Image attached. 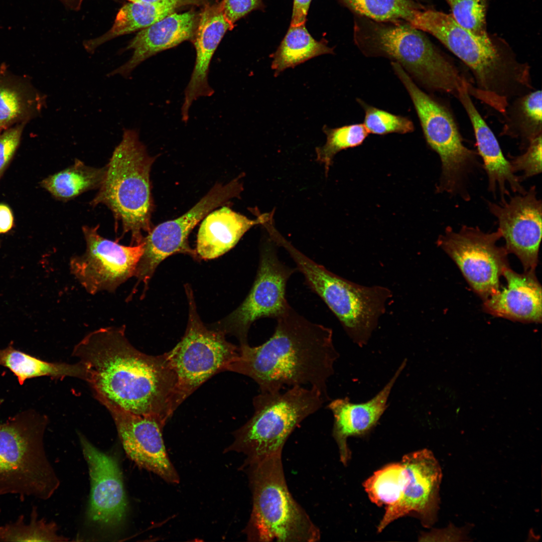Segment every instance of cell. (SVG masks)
<instances>
[{
    "instance_id": "cell-1",
    "label": "cell",
    "mask_w": 542,
    "mask_h": 542,
    "mask_svg": "<svg viewBox=\"0 0 542 542\" xmlns=\"http://www.w3.org/2000/svg\"><path fill=\"white\" fill-rule=\"evenodd\" d=\"M72 355L84 365L96 399L164 423L182 403L176 374L166 354L149 355L132 346L125 326L107 327L86 335Z\"/></svg>"
},
{
    "instance_id": "cell-2",
    "label": "cell",
    "mask_w": 542,
    "mask_h": 542,
    "mask_svg": "<svg viewBox=\"0 0 542 542\" xmlns=\"http://www.w3.org/2000/svg\"><path fill=\"white\" fill-rule=\"evenodd\" d=\"M276 319L272 336L257 346L240 344L239 355L227 370L251 378L260 392L309 385L328 400L327 383L339 357L332 330L308 321L292 308Z\"/></svg>"
},
{
    "instance_id": "cell-3",
    "label": "cell",
    "mask_w": 542,
    "mask_h": 542,
    "mask_svg": "<svg viewBox=\"0 0 542 542\" xmlns=\"http://www.w3.org/2000/svg\"><path fill=\"white\" fill-rule=\"evenodd\" d=\"M353 40L365 56L385 57L397 63L428 90L456 98L468 80L421 31L406 22L376 21L355 15Z\"/></svg>"
},
{
    "instance_id": "cell-4",
    "label": "cell",
    "mask_w": 542,
    "mask_h": 542,
    "mask_svg": "<svg viewBox=\"0 0 542 542\" xmlns=\"http://www.w3.org/2000/svg\"><path fill=\"white\" fill-rule=\"evenodd\" d=\"M155 158L150 156L134 129L124 128L122 140L113 152L99 190L91 201L102 204L130 233V245L143 242V232L151 230L153 209L150 174Z\"/></svg>"
},
{
    "instance_id": "cell-5",
    "label": "cell",
    "mask_w": 542,
    "mask_h": 542,
    "mask_svg": "<svg viewBox=\"0 0 542 542\" xmlns=\"http://www.w3.org/2000/svg\"><path fill=\"white\" fill-rule=\"evenodd\" d=\"M248 476L252 509L245 528L249 541L312 542L319 529L290 493L284 476L282 452L243 465Z\"/></svg>"
},
{
    "instance_id": "cell-6",
    "label": "cell",
    "mask_w": 542,
    "mask_h": 542,
    "mask_svg": "<svg viewBox=\"0 0 542 542\" xmlns=\"http://www.w3.org/2000/svg\"><path fill=\"white\" fill-rule=\"evenodd\" d=\"M48 419L29 410L0 424V495L50 498L60 480L45 453Z\"/></svg>"
},
{
    "instance_id": "cell-7",
    "label": "cell",
    "mask_w": 542,
    "mask_h": 542,
    "mask_svg": "<svg viewBox=\"0 0 542 542\" xmlns=\"http://www.w3.org/2000/svg\"><path fill=\"white\" fill-rule=\"evenodd\" d=\"M326 401L317 388L300 385L285 392H260L253 398L252 416L234 432V441L225 452L244 454L243 465L282 452L295 429Z\"/></svg>"
},
{
    "instance_id": "cell-8",
    "label": "cell",
    "mask_w": 542,
    "mask_h": 542,
    "mask_svg": "<svg viewBox=\"0 0 542 542\" xmlns=\"http://www.w3.org/2000/svg\"><path fill=\"white\" fill-rule=\"evenodd\" d=\"M391 65L411 98L428 145L440 157L441 174L437 192L469 200V177L483 169L477 152L464 144L450 109L421 90L399 64L392 61Z\"/></svg>"
},
{
    "instance_id": "cell-9",
    "label": "cell",
    "mask_w": 542,
    "mask_h": 542,
    "mask_svg": "<svg viewBox=\"0 0 542 542\" xmlns=\"http://www.w3.org/2000/svg\"><path fill=\"white\" fill-rule=\"evenodd\" d=\"M290 255L309 288L338 318L349 337L360 347L368 342L385 303L391 297L388 289L365 287L338 276L316 263L285 238L279 243Z\"/></svg>"
},
{
    "instance_id": "cell-10",
    "label": "cell",
    "mask_w": 542,
    "mask_h": 542,
    "mask_svg": "<svg viewBox=\"0 0 542 542\" xmlns=\"http://www.w3.org/2000/svg\"><path fill=\"white\" fill-rule=\"evenodd\" d=\"M185 334L166 357L177 377L182 402L214 374L225 370L239 355V348L228 342L222 331L207 329L190 300Z\"/></svg>"
},
{
    "instance_id": "cell-11",
    "label": "cell",
    "mask_w": 542,
    "mask_h": 542,
    "mask_svg": "<svg viewBox=\"0 0 542 542\" xmlns=\"http://www.w3.org/2000/svg\"><path fill=\"white\" fill-rule=\"evenodd\" d=\"M501 237L498 228L485 232L464 225L457 231L448 226L437 241L483 301L499 290L500 278L509 266L507 251L497 245Z\"/></svg>"
},
{
    "instance_id": "cell-12",
    "label": "cell",
    "mask_w": 542,
    "mask_h": 542,
    "mask_svg": "<svg viewBox=\"0 0 542 542\" xmlns=\"http://www.w3.org/2000/svg\"><path fill=\"white\" fill-rule=\"evenodd\" d=\"M98 227L83 226L86 250L72 257L69 262L72 274L91 295L104 291L113 293L134 276L144 251V241L137 245H122L100 235Z\"/></svg>"
},
{
    "instance_id": "cell-13",
    "label": "cell",
    "mask_w": 542,
    "mask_h": 542,
    "mask_svg": "<svg viewBox=\"0 0 542 542\" xmlns=\"http://www.w3.org/2000/svg\"><path fill=\"white\" fill-rule=\"evenodd\" d=\"M242 190L238 178L225 185H216L183 215L164 222L151 230L144 238V251L134 275L138 281L147 286L158 265L174 253L196 254L187 242L191 231L212 210L237 197Z\"/></svg>"
},
{
    "instance_id": "cell-14",
    "label": "cell",
    "mask_w": 542,
    "mask_h": 542,
    "mask_svg": "<svg viewBox=\"0 0 542 542\" xmlns=\"http://www.w3.org/2000/svg\"><path fill=\"white\" fill-rule=\"evenodd\" d=\"M295 272L279 259L270 241L262 245L256 276L241 304L227 318L225 330L234 335L240 344H247L249 329L256 320L277 319L291 307L286 297L287 282Z\"/></svg>"
},
{
    "instance_id": "cell-15",
    "label": "cell",
    "mask_w": 542,
    "mask_h": 542,
    "mask_svg": "<svg viewBox=\"0 0 542 542\" xmlns=\"http://www.w3.org/2000/svg\"><path fill=\"white\" fill-rule=\"evenodd\" d=\"M490 213L497 219L498 229L507 253L515 254L524 272H535L541 238V201L535 186L524 194L496 204L487 201Z\"/></svg>"
},
{
    "instance_id": "cell-16",
    "label": "cell",
    "mask_w": 542,
    "mask_h": 542,
    "mask_svg": "<svg viewBox=\"0 0 542 542\" xmlns=\"http://www.w3.org/2000/svg\"><path fill=\"white\" fill-rule=\"evenodd\" d=\"M103 405L112 417L128 458L166 482L179 483V475L170 460L163 438L166 424L153 416L135 414L108 404Z\"/></svg>"
},
{
    "instance_id": "cell-17",
    "label": "cell",
    "mask_w": 542,
    "mask_h": 542,
    "mask_svg": "<svg viewBox=\"0 0 542 542\" xmlns=\"http://www.w3.org/2000/svg\"><path fill=\"white\" fill-rule=\"evenodd\" d=\"M79 438L90 479L87 515L101 527L113 528L124 521L127 501L122 473L115 457L93 445L84 436Z\"/></svg>"
},
{
    "instance_id": "cell-18",
    "label": "cell",
    "mask_w": 542,
    "mask_h": 542,
    "mask_svg": "<svg viewBox=\"0 0 542 542\" xmlns=\"http://www.w3.org/2000/svg\"><path fill=\"white\" fill-rule=\"evenodd\" d=\"M408 481L400 499L388 506L377 531L381 532L394 520L412 512L418 513L423 524L435 522L439 508L442 470L432 452L424 449L405 455L401 461Z\"/></svg>"
},
{
    "instance_id": "cell-19",
    "label": "cell",
    "mask_w": 542,
    "mask_h": 542,
    "mask_svg": "<svg viewBox=\"0 0 542 542\" xmlns=\"http://www.w3.org/2000/svg\"><path fill=\"white\" fill-rule=\"evenodd\" d=\"M467 86L468 82H465L459 89L456 98L466 112L473 127L477 152L487 176L489 191L494 197L498 191L501 202L509 196L507 186L514 193L524 194L526 190L521 184L518 176L513 172L494 133L474 104Z\"/></svg>"
},
{
    "instance_id": "cell-20",
    "label": "cell",
    "mask_w": 542,
    "mask_h": 542,
    "mask_svg": "<svg viewBox=\"0 0 542 542\" xmlns=\"http://www.w3.org/2000/svg\"><path fill=\"white\" fill-rule=\"evenodd\" d=\"M233 27L225 18L220 4L207 6L202 12L194 37L195 65L181 107L184 122L188 120L189 109L195 100L213 94L214 90L208 83L210 62L224 35Z\"/></svg>"
},
{
    "instance_id": "cell-21",
    "label": "cell",
    "mask_w": 542,
    "mask_h": 542,
    "mask_svg": "<svg viewBox=\"0 0 542 542\" xmlns=\"http://www.w3.org/2000/svg\"><path fill=\"white\" fill-rule=\"evenodd\" d=\"M195 13H173L141 30L129 42L125 50H132L130 59L107 74L128 78L143 62L163 51L175 47L194 38L197 26Z\"/></svg>"
},
{
    "instance_id": "cell-22",
    "label": "cell",
    "mask_w": 542,
    "mask_h": 542,
    "mask_svg": "<svg viewBox=\"0 0 542 542\" xmlns=\"http://www.w3.org/2000/svg\"><path fill=\"white\" fill-rule=\"evenodd\" d=\"M406 363V360L404 359L390 380L370 400L355 403L346 397L337 398L328 404L327 407L334 418L333 436L344 464H346L350 455L347 438L365 435L376 425L386 409L391 389Z\"/></svg>"
},
{
    "instance_id": "cell-23",
    "label": "cell",
    "mask_w": 542,
    "mask_h": 542,
    "mask_svg": "<svg viewBox=\"0 0 542 542\" xmlns=\"http://www.w3.org/2000/svg\"><path fill=\"white\" fill-rule=\"evenodd\" d=\"M502 276L506 286L483 301L484 310L496 317L525 323H540L541 287L535 272L518 274L509 266Z\"/></svg>"
},
{
    "instance_id": "cell-24",
    "label": "cell",
    "mask_w": 542,
    "mask_h": 542,
    "mask_svg": "<svg viewBox=\"0 0 542 542\" xmlns=\"http://www.w3.org/2000/svg\"><path fill=\"white\" fill-rule=\"evenodd\" d=\"M409 23L432 35L465 65L479 62L489 49V36L473 34L460 25L451 14L426 7L417 11Z\"/></svg>"
},
{
    "instance_id": "cell-25",
    "label": "cell",
    "mask_w": 542,
    "mask_h": 542,
    "mask_svg": "<svg viewBox=\"0 0 542 542\" xmlns=\"http://www.w3.org/2000/svg\"><path fill=\"white\" fill-rule=\"evenodd\" d=\"M269 217L264 214L250 219L226 206L210 212L200 226L196 253L204 259L218 257L233 248L250 228L263 224Z\"/></svg>"
},
{
    "instance_id": "cell-26",
    "label": "cell",
    "mask_w": 542,
    "mask_h": 542,
    "mask_svg": "<svg viewBox=\"0 0 542 542\" xmlns=\"http://www.w3.org/2000/svg\"><path fill=\"white\" fill-rule=\"evenodd\" d=\"M46 96L27 77L0 66V132L16 124H27L40 116Z\"/></svg>"
},
{
    "instance_id": "cell-27",
    "label": "cell",
    "mask_w": 542,
    "mask_h": 542,
    "mask_svg": "<svg viewBox=\"0 0 542 542\" xmlns=\"http://www.w3.org/2000/svg\"><path fill=\"white\" fill-rule=\"evenodd\" d=\"M542 95L538 89L514 98L507 105L503 117L501 135L518 141L524 151L542 129Z\"/></svg>"
},
{
    "instance_id": "cell-28",
    "label": "cell",
    "mask_w": 542,
    "mask_h": 542,
    "mask_svg": "<svg viewBox=\"0 0 542 542\" xmlns=\"http://www.w3.org/2000/svg\"><path fill=\"white\" fill-rule=\"evenodd\" d=\"M182 6L176 2L126 4L118 11L111 29L100 37L85 41L84 47L88 53H92L103 43L118 36L146 28L174 13Z\"/></svg>"
},
{
    "instance_id": "cell-29",
    "label": "cell",
    "mask_w": 542,
    "mask_h": 542,
    "mask_svg": "<svg viewBox=\"0 0 542 542\" xmlns=\"http://www.w3.org/2000/svg\"><path fill=\"white\" fill-rule=\"evenodd\" d=\"M0 365L8 368L17 377L20 385L26 379L47 376L59 379L69 376L87 379V370L83 364L50 362L15 349L12 344L0 349Z\"/></svg>"
},
{
    "instance_id": "cell-30",
    "label": "cell",
    "mask_w": 542,
    "mask_h": 542,
    "mask_svg": "<svg viewBox=\"0 0 542 542\" xmlns=\"http://www.w3.org/2000/svg\"><path fill=\"white\" fill-rule=\"evenodd\" d=\"M334 49L326 40H315L308 31L305 24L291 25L273 58L272 68L275 76L288 68H294L311 58L333 54Z\"/></svg>"
},
{
    "instance_id": "cell-31",
    "label": "cell",
    "mask_w": 542,
    "mask_h": 542,
    "mask_svg": "<svg viewBox=\"0 0 542 542\" xmlns=\"http://www.w3.org/2000/svg\"><path fill=\"white\" fill-rule=\"evenodd\" d=\"M106 170V166L93 168L76 159L73 165L44 179L41 185L56 199L66 201L100 187Z\"/></svg>"
},
{
    "instance_id": "cell-32",
    "label": "cell",
    "mask_w": 542,
    "mask_h": 542,
    "mask_svg": "<svg viewBox=\"0 0 542 542\" xmlns=\"http://www.w3.org/2000/svg\"><path fill=\"white\" fill-rule=\"evenodd\" d=\"M408 481L404 465L401 462L396 463L376 471L364 482L363 487L373 503L387 507L400 499Z\"/></svg>"
},
{
    "instance_id": "cell-33",
    "label": "cell",
    "mask_w": 542,
    "mask_h": 542,
    "mask_svg": "<svg viewBox=\"0 0 542 542\" xmlns=\"http://www.w3.org/2000/svg\"><path fill=\"white\" fill-rule=\"evenodd\" d=\"M355 15L380 22L409 23L414 13L426 7L415 0H340Z\"/></svg>"
},
{
    "instance_id": "cell-34",
    "label": "cell",
    "mask_w": 542,
    "mask_h": 542,
    "mask_svg": "<svg viewBox=\"0 0 542 542\" xmlns=\"http://www.w3.org/2000/svg\"><path fill=\"white\" fill-rule=\"evenodd\" d=\"M24 516L20 515L14 522L0 526V541H64L66 537L58 533V528L54 522L38 519L37 507L32 508L29 524L24 521Z\"/></svg>"
},
{
    "instance_id": "cell-35",
    "label": "cell",
    "mask_w": 542,
    "mask_h": 542,
    "mask_svg": "<svg viewBox=\"0 0 542 542\" xmlns=\"http://www.w3.org/2000/svg\"><path fill=\"white\" fill-rule=\"evenodd\" d=\"M327 136L325 144L316 149L317 160L325 166L326 174L329 171L335 155L339 152L361 145L369 132L362 123H354L339 127H323Z\"/></svg>"
},
{
    "instance_id": "cell-36",
    "label": "cell",
    "mask_w": 542,
    "mask_h": 542,
    "mask_svg": "<svg viewBox=\"0 0 542 542\" xmlns=\"http://www.w3.org/2000/svg\"><path fill=\"white\" fill-rule=\"evenodd\" d=\"M358 104L365 112L364 123L369 133L384 135L390 133L404 134L415 129L413 121L408 117L391 113L366 103L360 98Z\"/></svg>"
},
{
    "instance_id": "cell-37",
    "label": "cell",
    "mask_w": 542,
    "mask_h": 542,
    "mask_svg": "<svg viewBox=\"0 0 542 542\" xmlns=\"http://www.w3.org/2000/svg\"><path fill=\"white\" fill-rule=\"evenodd\" d=\"M451 14L461 26L473 34L487 37L486 28V0H445Z\"/></svg>"
},
{
    "instance_id": "cell-38",
    "label": "cell",
    "mask_w": 542,
    "mask_h": 542,
    "mask_svg": "<svg viewBox=\"0 0 542 542\" xmlns=\"http://www.w3.org/2000/svg\"><path fill=\"white\" fill-rule=\"evenodd\" d=\"M524 151L520 155L507 157L513 172L522 173L518 176L521 183L541 173V135L532 140Z\"/></svg>"
},
{
    "instance_id": "cell-39",
    "label": "cell",
    "mask_w": 542,
    "mask_h": 542,
    "mask_svg": "<svg viewBox=\"0 0 542 542\" xmlns=\"http://www.w3.org/2000/svg\"><path fill=\"white\" fill-rule=\"evenodd\" d=\"M27 124H16L0 132V176L17 150Z\"/></svg>"
},
{
    "instance_id": "cell-40",
    "label": "cell",
    "mask_w": 542,
    "mask_h": 542,
    "mask_svg": "<svg viewBox=\"0 0 542 542\" xmlns=\"http://www.w3.org/2000/svg\"><path fill=\"white\" fill-rule=\"evenodd\" d=\"M223 15L233 26L251 11L261 8L262 0H223L220 4Z\"/></svg>"
},
{
    "instance_id": "cell-41",
    "label": "cell",
    "mask_w": 542,
    "mask_h": 542,
    "mask_svg": "<svg viewBox=\"0 0 542 542\" xmlns=\"http://www.w3.org/2000/svg\"><path fill=\"white\" fill-rule=\"evenodd\" d=\"M470 526L457 527L451 523L446 528L425 535L424 540L459 541L466 540Z\"/></svg>"
},
{
    "instance_id": "cell-42",
    "label": "cell",
    "mask_w": 542,
    "mask_h": 542,
    "mask_svg": "<svg viewBox=\"0 0 542 542\" xmlns=\"http://www.w3.org/2000/svg\"><path fill=\"white\" fill-rule=\"evenodd\" d=\"M312 0H294L291 25L306 24Z\"/></svg>"
},
{
    "instance_id": "cell-43",
    "label": "cell",
    "mask_w": 542,
    "mask_h": 542,
    "mask_svg": "<svg viewBox=\"0 0 542 542\" xmlns=\"http://www.w3.org/2000/svg\"><path fill=\"white\" fill-rule=\"evenodd\" d=\"M13 216L7 205L0 204V233H6L13 226Z\"/></svg>"
},
{
    "instance_id": "cell-44",
    "label": "cell",
    "mask_w": 542,
    "mask_h": 542,
    "mask_svg": "<svg viewBox=\"0 0 542 542\" xmlns=\"http://www.w3.org/2000/svg\"><path fill=\"white\" fill-rule=\"evenodd\" d=\"M130 2L140 3H159L166 2H176L182 4L183 5L189 4H200L202 0H128Z\"/></svg>"
},
{
    "instance_id": "cell-45",
    "label": "cell",
    "mask_w": 542,
    "mask_h": 542,
    "mask_svg": "<svg viewBox=\"0 0 542 542\" xmlns=\"http://www.w3.org/2000/svg\"><path fill=\"white\" fill-rule=\"evenodd\" d=\"M0 177H1V176H0Z\"/></svg>"
}]
</instances>
